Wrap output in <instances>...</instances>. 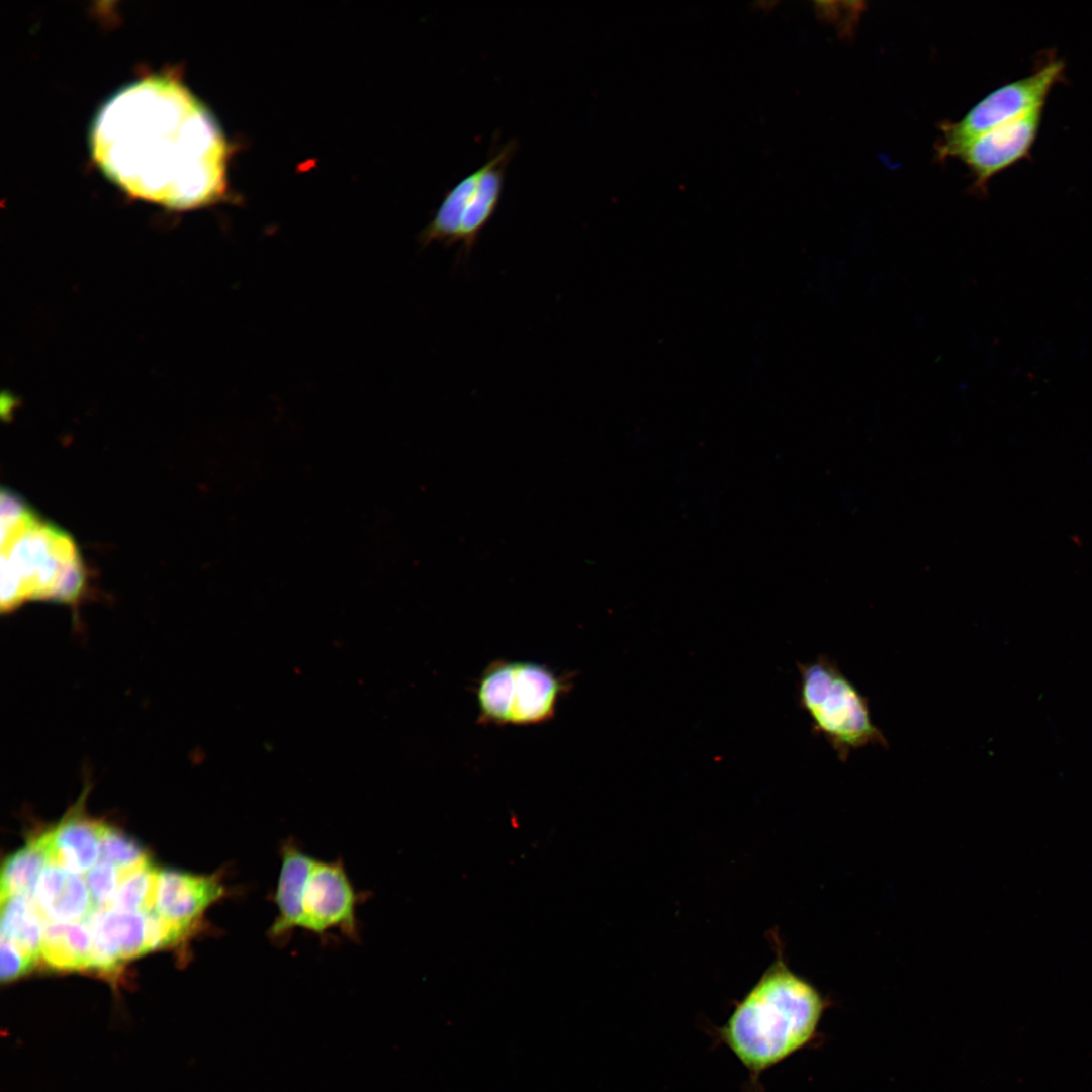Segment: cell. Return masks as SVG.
Instances as JSON below:
<instances>
[{
  "mask_svg": "<svg viewBox=\"0 0 1092 1092\" xmlns=\"http://www.w3.org/2000/svg\"><path fill=\"white\" fill-rule=\"evenodd\" d=\"M1063 72L1064 64L1061 60H1050L1032 74L989 93L961 119L941 123L938 156L945 159L959 145L1043 108L1051 90L1061 80Z\"/></svg>",
  "mask_w": 1092,
  "mask_h": 1092,
  "instance_id": "8992f818",
  "label": "cell"
},
{
  "mask_svg": "<svg viewBox=\"0 0 1092 1092\" xmlns=\"http://www.w3.org/2000/svg\"><path fill=\"white\" fill-rule=\"evenodd\" d=\"M571 679L545 664L511 661L506 688L507 725H536L550 721Z\"/></svg>",
  "mask_w": 1092,
  "mask_h": 1092,
  "instance_id": "30bf717a",
  "label": "cell"
},
{
  "mask_svg": "<svg viewBox=\"0 0 1092 1092\" xmlns=\"http://www.w3.org/2000/svg\"><path fill=\"white\" fill-rule=\"evenodd\" d=\"M44 924L31 896L15 895L1 900V939L13 943L35 960L40 958Z\"/></svg>",
  "mask_w": 1092,
  "mask_h": 1092,
  "instance_id": "2e32d148",
  "label": "cell"
},
{
  "mask_svg": "<svg viewBox=\"0 0 1092 1092\" xmlns=\"http://www.w3.org/2000/svg\"><path fill=\"white\" fill-rule=\"evenodd\" d=\"M517 149L515 140L505 143L483 165L450 188L421 232L420 243L460 245L469 254L499 204L507 168Z\"/></svg>",
  "mask_w": 1092,
  "mask_h": 1092,
  "instance_id": "5b68a950",
  "label": "cell"
},
{
  "mask_svg": "<svg viewBox=\"0 0 1092 1092\" xmlns=\"http://www.w3.org/2000/svg\"><path fill=\"white\" fill-rule=\"evenodd\" d=\"M798 671L800 706L841 762L870 745L888 748L885 734L873 722L869 699L833 659L819 655L798 663Z\"/></svg>",
  "mask_w": 1092,
  "mask_h": 1092,
  "instance_id": "277c9868",
  "label": "cell"
},
{
  "mask_svg": "<svg viewBox=\"0 0 1092 1092\" xmlns=\"http://www.w3.org/2000/svg\"><path fill=\"white\" fill-rule=\"evenodd\" d=\"M85 575L73 538L23 499L1 492V607L27 600L74 602Z\"/></svg>",
  "mask_w": 1092,
  "mask_h": 1092,
  "instance_id": "3957f363",
  "label": "cell"
},
{
  "mask_svg": "<svg viewBox=\"0 0 1092 1092\" xmlns=\"http://www.w3.org/2000/svg\"><path fill=\"white\" fill-rule=\"evenodd\" d=\"M224 876L222 871L211 875L160 871L154 912L188 932L193 930L212 904L233 893L224 885Z\"/></svg>",
  "mask_w": 1092,
  "mask_h": 1092,
  "instance_id": "8fae6325",
  "label": "cell"
},
{
  "mask_svg": "<svg viewBox=\"0 0 1092 1092\" xmlns=\"http://www.w3.org/2000/svg\"><path fill=\"white\" fill-rule=\"evenodd\" d=\"M37 960L28 956L13 943L1 939V981L10 982L29 972Z\"/></svg>",
  "mask_w": 1092,
  "mask_h": 1092,
  "instance_id": "44dd1931",
  "label": "cell"
},
{
  "mask_svg": "<svg viewBox=\"0 0 1092 1092\" xmlns=\"http://www.w3.org/2000/svg\"><path fill=\"white\" fill-rule=\"evenodd\" d=\"M827 1006L820 992L791 971L779 951L715 1036L748 1071L751 1092H760L759 1079L766 1070L813 1040Z\"/></svg>",
  "mask_w": 1092,
  "mask_h": 1092,
  "instance_id": "7a4b0ae2",
  "label": "cell"
},
{
  "mask_svg": "<svg viewBox=\"0 0 1092 1092\" xmlns=\"http://www.w3.org/2000/svg\"><path fill=\"white\" fill-rule=\"evenodd\" d=\"M48 863L47 849L38 834L4 860L0 880L1 900L15 895L32 897L38 879Z\"/></svg>",
  "mask_w": 1092,
  "mask_h": 1092,
  "instance_id": "e0dca14e",
  "label": "cell"
},
{
  "mask_svg": "<svg viewBox=\"0 0 1092 1092\" xmlns=\"http://www.w3.org/2000/svg\"><path fill=\"white\" fill-rule=\"evenodd\" d=\"M35 905L46 923L86 921L96 911L85 880L65 870L42 881Z\"/></svg>",
  "mask_w": 1092,
  "mask_h": 1092,
  "instance_id": "5bb4252c",
  "label": "cell"
},
{
  "mask_svg": "<svg viewBox=\"0 0 1092 1092\" xmlns=\"http://www.w3.org/2000/svg\"><path fill=\"white\" fill-rule=\"evenodd\" d=\"M93 956V940L85 921L44 924L40 958L57 971L89 970Z\"/></svg>",
  "mask_w": 1092,
  "mask_h": 1092,
  "instance_id": "9a60e30c",
  "label": "cell"
},
{
  "mask_svg": "<svg viewBox=\"0 0 1092 1092\" xmlns=\"http://www.w3.org/2000/svg\"><path fill=\"white\" fill-rule=\"evenodd\" d=\"M146 851L119 829L102 824L100 860L113 864L120 871L133 869L149 860Z\"/></svg>",
  "mask_w": 1092,
  "mask_h": 1092,
  "instance_id": "d6986e66",
  "label": "cell"
},
{
  "mask_svg": "<svg viewBox=\"0 0 1092 1092\" xmlns=\"http://www.w3.org/2000/svg\"><path fill=\"white\" fill-rule=\"evenodd\" d=\"M159 872L150 859L133 869L121 871L120 882L108 908L127 912H153Z\"/></svg>",
  "mask_w": 1092,
  "mask_h": 1092,
  "instance_id": "ac0fdd59",
  "label": "cell"
},
{
  "mask_svg": "<svg viewBox=\"0 0 1092 1092\" xmlns=\"http://www.w3.org/2000/svg\"><path fill=\"white\" fill-rule=\"evenodd\" d=\"M1042 109H1036L959 145L946 158L962 161L972 172L976 185L985 186L995 175L1029 154L1039 131Z\"/></svg>",
  "mask_w": 1092,
  "mask_h": 1092,
  "instance_id": "ba28073f",
  "label": "cell"
},
{
  "mask_svg": "<svg viewBox=\"0 0 1092 1092\" xmlns=\"http://www.w3.org/2000/svg\"><path fill=\"white\" fill-rule=\"evenodd\" d=\"M150 913L94 911L85 921L93 940L89 971L113 978L124 962L153 950Z\"/></svg>",
  "mask_w": 1092,
  "mask_h": 1092,
  "instance_id": "9c48e42d",
  "label": "cell"
},
{
  "mask_svg": "<svg viewBox=\"0 0 1092 1092\" xmlns=\"http://www.w3.org/2000/svg\"><path fill=\"white\" fill-rule=\"evenodd\" d=\"M91 148L104 173L136 197L189 209L224 194L226 141L176 80L150 77L116 93L99 111Z\"/></svg>",
  "mask_w": 1092,
  "mask_h": 1092,
  "instance_id": "6da1fadb",
  "label": "cell"
},
{
  "mask_svg": "<svg viewBox=\"0 0 1092 1092\" xmlns=\"http://www.w3.org/2000/svg\"><path fill=\"white\" fill-rule=\"evenodd\" d=\"M120 878L121 871L105 861H100L86 873L84 880L96 910L108 908Z\"/></svg>",
  "mask_w": 1092,
  "mask_h": 1092,
  "instance_id": "ffe728a7",
  "label": "cell"
},
{
  "mask_svg": "<svg viewBox=\"0 0 1092 1092\" xmlns=\"http://www.w3.org/2000/svg\"><path fill=\"white\" fill-rule=\"evenodd\" d=\"M371 895L369 891L356 890L341 857L331 861L314 858L303 889L300 929L323 942L330 939L333 929L353 942H360L357 908Z\"/></svg>",
  "mask_w": 1092,
  "mask_h": 1092,
  "instance_id": "52a82bcc",
  "label": "cell"
},
{
  "mask_svg": "<svg viewBox=\"0 0 1092 1092\" xmlns=\"http://www.w3.org/2000/svg\"><path fill=\"white\" fill-rule=\"evenodd\" d=\"M84 796L55 826L40 833L49 863L81 875L100 858L102 822L85 814Z\"/></svg>",
  "mask_w": 1092,
  "mask_h": 1092,
  "instance_id": "4fadbf2b",
  "label": "cell"
},
{
  "mask_svg": "<svg viewBox=\"0 0 1092 1092\" xmlns=\"http://www.w3.org/2000/svg\"><path fill=\"white\" fill-rule=\"evenodd\" d=\"M278 852L279 875L275 889L267 897L276 906L277 915L267 929V938L275 946H285L300 928L303 889L315 857L293 836L281 841Z\"/></svg>",
  "mask_w": 1092,
  "mask_h": 1092,
  "instance_id": "7c38bea8",
  "label": "cell"
}]
</instances>
